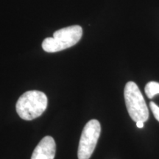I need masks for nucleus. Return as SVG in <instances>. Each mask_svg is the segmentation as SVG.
I'll list each match as a JSON object with an SVG mask.
<instances>
[{"label": "nucleus", "instance_id": "7ed1b4c3", "mask_svg": "<svg viewBox=\"0 0 159 159\" xmlns=\"http://www.w3.org/2000/svg\"><path fill=\"white\" fill-rule=\"evenodd\" d=\"M124 96L127 110L131 119L136 122H147L149 118L148 108L138 85L132 81L127 83Z\"/></svg>", "mask_w": 159, "mask_h": 159}, {"label": "nucleus", "instance_id": "20e7f679", "mask_svg": "<svg viewBox=\"0 0 159 159\" xmlns=\"http://www.w3.org/2000/svg\"><path fill=\"white\" fill-rule=\"evenodd\" d=\"M100 123L91 119L85 125L80 139L77 156L78 159H89L94 152L100 135Z\"/></svg>", "mask_w": 159, "mask_h": 159}, {"label": "nucleus", "instance_id": "0eeeda50", "mask_svg": "<svg viewBox=\"0 0 159 159\" xmlns=\"http://www.w3.org/2000/svg\"><path fill=\"white\" fill-rule=\"evenodd\" d=\"M150 107L152 111V114H153L155 118L156 119L157 121L159 122V106H158L156 103L153 102H150Z\"/></svg>", "mask_w": 159, "mask_h": 159}, {"label": "nucleus", "instance_id": "423d86ee", "mask_svg": "<svg viewBox=\"0 0 159 159\" xmlns=\"http://www.w3.org/2000/svg\"><path fill=\"white\" fill-rule=\"evenodd\" d=\"M144 91L148 98H153L156 94H159V83L155 81L148 83L145 86Z\"/></svg>", "mask_w": 159, "mask_h": 159}, {"label": "nucleus", "instance_id": "f03ea898", "mask_svg": "<svg viewBox=\"0 0 159 159\" xmlns=\"http://www.w3.org/2000/svg\"><path fill=\"white\" fill-rule=\"evenodd\" d=\"M83 29L79 25H73L55 31L52 37L43 40L42 48L47 52H57L76 44L81 39Z\"/></svg>", "mask_w": 159, "mask_h": 159}, {"label": "nucleus", "instance_id": "f257e3e1", "mask_svg": "<svg viewBox=\"0 0 159 159\" xmlns=\"http://www.w3.org/2000/svg\"><path fill=\"white\" fill-rule=\"evenodd\" d=\"M48 99L44 93L39 91H29L18 99L17 114L24 120H33L41 116L47 107Z\"/></svg>", "mask_w": 159, "mask_h": 159}, {"label": "nucleus", "instance_id": "6e6552de", "mask_svg": "<svg viewBox=\"0 0 159 159\" xmlns=\"http://www.w3.org/2000/svg\"><path fill=\"white\" fill-rule=\"evenodd\" d=\"M136 126L138 127L139 128H144V122H142V121H139V122H136Z\"/></svg>", "mask_w": 159, "mask_h": 159}, {"label": "nucleus", "instance_id": "39448f33", "mask_svg": "<svg viewBox=\"0 0 159 159\" xmlns=\"http://www.w3.org/2000/svg\"><path fill=\"white\" fill-rule=\"evenodd\" d=\"M56 144L52 137L47 136L41 139L33 151L31 159H54Z\"/></svg>", "mask_w": 159, "mask_h": 159}]
</instances>
